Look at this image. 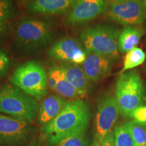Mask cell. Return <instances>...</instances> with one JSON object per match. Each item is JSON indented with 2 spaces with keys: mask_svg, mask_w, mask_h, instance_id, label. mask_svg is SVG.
<instances>
[{
  "mask_svg": "<svg viewBox=\"0 0 146 146\" xmlns=\"http://www.w3.org/2000/svg\"><path fill=\"white\" fill-rule=\"evenodd\" d=\"M90 112L87 104L80 99L69 100L57 117L48 125L40 128L41 136L50 146L62 140L86 133Z\"/></svg>",
  "mask_w": 146,
  "mask_h": 146,
  "instance_id": "obj_1",
  "label": "cell"
},
{
  "mask_svg": "<svg viewBox=\"0 0 146 146\" xmlns=\"http://www.w3.org/2000/svg\"><path fill=\"white\" fill-rule=\"evenodd\" d=\"M52 36L51 22L38 18L23 17L16 25L14 41L20 53L31 54L50 45Z\"/></svg>",
  "mask_w": 146,
  "mask_h": 146,
  "instance_id": "obj_2",
  "label": "cell"
},
{
  "mask_svg": "<svg viewBox=\"0 0 146 146\" xmlns=\"http://www.w3.org/2000/svg\"><path fill=\"white\" fill-rule=\"evenodd\" d=\"M37 100L12 84L0 87V113L33 123L37 116Z\"/></svg>",
  "mask_w": 146,
  "mask_h": 146,
  "instance_id": "obj_3",
  "label": "cell"
},
{
  "mask_svg": "<svg viewBox=\"0 0 146 146\" xmlns=\"http://www.w3.org/2000/svg\"><path fill=\"white\" fill-rule=\"evenodd\" d=\"M9 81L37 101L43 100L47 94V72L36 60H29L18 66Z\"/></svg>",
  "mask_w": 146,
  "mask_h": 146,
  "instance_id": "obj_4",
  "label": "cell"
},
{
  "mask_svg": "<svg viewBox=\"0 0 146 146\" xmlns=\"http://www.w3.org/2000/svg\"><path fill=\"white\" fill-rule=\"evenodd\" d=\"M120 32L116 27L97 25L84 29L80 34V39L87 53H96L112 60H117Z\"/></svg>",
  "mask_w": 146,
  "mask_h": 146,
  "instance_id": "obj_5",
  "label": "cell"
},
{
  "mask_svg": "<svg viewBox=\"0 0 146 146\" xmlns=\"http://www.w3.org/2000/svg\"><path fill=\"white\" fill-rule=\"evenodd\" d=\"M143 94V82L137 71L120 74L115 87V98L123 117L132 118L135 110L141 106Z\"/></svg>",
  "mask_w": 146,
  "mask_h": 146,
  "instance_id": "obj_6",
  "label": "cell"
},
{
  "mask_svg": "<svg viewBox=\"0 0 146 146\" xmlns=\"http://www.w3.org/2000/svg\"><path fill=\"white\" fill-rule=\"evenodd\" d=\"M35 132V128L27 120L0 113V146H21Z\"/></svg>",
  "mask_w": 146,
  "mask_h": 146,
  "instance_id": "obj_7",
  "label": "cell"
},
{
  "mask_svg": "<svg viewBox=\"0 0 146 146\" xmlns=\"http://www.w3.org/2000/svg\"><path fill=\"white\" fill-rule=\"evenodd\" d=\"M106 9L111 21L126 27L141 25L146 20V10L141 0L111 2Z\"/></svg>",
  "mask_w": 146,
  "mask_h": 146,
  "instance_id": "obj_8",
  "label": "cell"
},
{
  "mask_svg": "<svg viewBox=\"0 0 146 146\" xmlns=\"http://www.w3.org/2000/svg\"><path fill=\"white\" fill-rule=\"evenodd\" d=\"M117 102L114 96L106 94L100 98L95 120L96 137L101 142L116 125L119 114Z\"/></svg>",
  "mask_w": 146,
  "mask_h": 146,
  "instance_id": "obj_9",
  "label": "cell"
},
{
  "mask_svg": "<svg viewBox=\"0 0 146 146\" xmlns=\"http://www.w3.org/2000/svg\"><path fill=\"white\" fill-rule=\"evenodd\" d=\"M47 56L56 61L79 65L86 60L87 52L76 39L66 36L55 42L47 52Z\"/></svg>",
  "mask_w": 146,
  "mask_h": 146,
  "instance_id": "obj_10",
  "label": "cell"
},
{
  "mask_svg": "<svg viewBox=\"0 0 146 146\" xmlns=\"http://www.w3.org/2000/svg\"><path fill=\"white\" fill-rule=\"evenodd\" d=\"M106 8L104 0H72L66 23L76 26L88 23L104 13Z\"/></svg>",
  "mask_w": 146,
  "mask_h": 146,
  "instance_id": "obj_11",
  "label": "cell"
},
{
  "mask_svg": "<svg viewBox=\"0 0 146 146\" xmlns=\"http://www.w3.org/2000/svg\"><path fill=\"white\" fill-rule=\"evenodd\" d=\"M47 85L56 95L65 99H81L76 89L66 79L62 64L50 66L47 71Z\"/></svg>",
  "mask_w": 146,
  "mask_h": 146,
  "instance_id": "obj_12",
  "label": "cell"
},
{
  "mask_svg": "<svg viewBox=\"0 0 146 146\" xmlns=\"http://www.w3.org/2000/svg\"><path fill=\"white\" fill-rule=\"evenodd\" d=\"M82 68L89 81L98 83L110 73L112 60L96 53H87Z\"/></svg>",
  "mask_w": 146,
  "mask_h": 146,
  "instance_id": "obj_13",
  "label": "cell"
},
{
  "mask_svg": "<svg viewBox=\"0 0 146 146\" xmlns=\"http://www.w3.org/2000/svg\"><path fill=\"white\" fill-rule=\"evenodd\" d=\"M66 99L56 94L45 96L40 103L37 113V123L41 127L48 125L57 117L66 105Z\"/></svg>",
  "mask_w": 146,
  "mask_h": 146,
  "instance_id": "obj_14",
  "label": "cell"
},
{
  "mask_svg": "<svg viewBox=\"0 0 146 146\" xmlns=\"http://www.w3.org/2000/svg\"><path fill=\"white\" fill-rule=\"evenodd\" d=\"M72 0H30L26 9L29 13L54 15L68 12Z\"/></svg>",
  "mask_w": 146,
  "mask_h": 146,
  "instance_id": "obj_15",
  "label": "cell"
},
{
  "mask_svg": "<svg viewBox=\"0 0 146 146\" xmlns=\"http://www.w3.org/2000/svg\"><path fill=\"white\" fill-rule=\"evenodd\" d=\"M66 79L76 89L81 98L86 97L90 91V81L87 78L83 68L70 63L62 64Z\"/></svg>",
  "mask_w": 146,
  "mask_h": 146,
  "instance_id": "obj_16",
  "label": "cell"
},
{
  "mask_svg": "<svg viewBox=\"0 0 146 146\" xmlns=\"http://www.w3.org/2000/svg\"><path fill=\"white\" fill-rule=\"evenodd\" d=\"M143 27L128 26L120 32L118 38V50L121 54L127 53L136 47L145 33Z\"/></svg>",
  "mask_w": 146,
  "mask_h": 146,
  "instance_id": "obj_17",
  "label": "cell"
},
{
  "mask_svg": "<svg viewBox=\"0 0 146 146\" xmlns=\"http://www.w3.org/2000/svg\"><path fill=\"white\" fill-rule=\"evenodd\" d=\"M14 16L15 8L12 0H0V40L8 33Z\"/></svg>",
  "mask_w": 146,
  "mask_h": 146,
  "instance_id": "obj_18",
  "label": "cell"
},
{
  "mask_svg": "<svg viewBox=\"0 0 146 146\" xmlns=\"http://www.w3.org/2000/svg\"><path fill=\"white\" fill-rule=\"evenodd\" d=\"M146 59V54L139 47H135L126 54L123 67L120 74L127 72L143 64Z\"/></svg>",
  "mask_w": 146,
  "mask_h": 146,
  "instance_id": "obj_19",
  "label": "cell"
},
{
  "mask_svg": "<svg viewBox=\"0 0 146 146\" xmlns=\"http://www.w3.org/2000/svg\"><path fill=\"white\" fill-rule=\"evenodd\" d=\"M113 133L115 146H137L126 123L116 125Z\"/></svg>",
  "mask_w": 146,
  "mask_h": 146,
  "instance_id": "obj_20",
  "label": "cell"
},
{
  "mask_svg": "<svg viewBox=\"0 0 146 146\" xmlns=\"http://www.w3.org/2000/svg\"><path fill=\"white\" fill-rule=\"evenodd\" d=\"M137 146H146V126L133 120L126 123Z\"/></svg>",
  "mask_w": 146,
  "mask_h": 146,
  "instance_id": "obj_21",
  "label": "cell"
},
{
  "mask_svg": "<svg viewBox=\"0 0 146 146\" xmlns=\"http://www.w3.org/2000/svg\"><path fill=\"white\" fill-rule=\"evenodd\" d=\"M87 140L86 133H78L75 135L64 139L56 144L52 146H87Z\"/></svg>",
  "mask_w": 146,
  "mask_h": 146,
  "instance_id": "obj_22",
  "label": "cell"
},
{
  "mask_svg": "<svg viewBox=\"0 0 146 146\" xmlns=\"http://www.w3.org/2000/svg\"><path fill=\"white\" fill-rule=\"evenodd\" d=\"M11 66V60L8 53L0 49V79L8 73Z\"/></svg>",
  "mask_w": 146,
  "mask_h": 146,
  "instance_id": "obj_23",
  "label": "cell"
},
{
  "mask_svg": "<svg viewBox=\"0 0 146 146\" xmlns=\"http://www.w3.org/2000/svg\"><path fill=\"white\" fill-rule=\"evenodd\" d=\"M132 118L138 123L146 125V106H141L135 110Z\"/></svg>",
  "mask_w": 146,
  "mask_h": 146,
  "instance_id": "obj_24",
  "label": "cell"
},
{
  "mask_svg": "<svg viewBox=\"0 0 146 146\" xmlns=\"http://www.w3.org/2000/svg\"><path fill=\"white\" fill-rule=\"evenodd\" d=\"M100 146H115L114 133L111 132L100 142Z\"/></svg>",
  "mask_w": 146,
  "mask_h": 146,
  "instance_id": "obj_25",
  "label": "cell"
},
{
  "mask_svg": "<svg viewBox=\"0 0 146 146\" xmlns=\"http://www.w3.org/2000/svg\"><path fill=\"white\" fill-rule=\"evenodd\" d=\"M100 141L96 137H95V138L94 139V140H93V142L92 143H91V146H100Z\"/></svg>",
  "mask_w": 146,
  "mask_h": 146,
  "instance_id": "obj_26",
  "label": "cell"
},
{
  "mask_svg": "<svg viewBox=\"0 0 146 146\" xmlns=\"http://www.w3.org/2000/svg\"><path fill=\"white\" fill-rule=\"evenodd\" d=\"M111 2H119V1H124V0H110Z\"/></svg>",
  "mask_w": 146,
  "mask_h": 146,
  "instance_id": "obj_27",
  "label": "cell"
},
{
  "mask_svg": "<svg viewBox=\"0 0 146 146\" xmlns=\"http://www.w3.org/2000/svg\"><path fill=\"white\" fill-rule=\"evenodd\" d=\"M20 1H21L22 3H27L29 1H30V0H19Z\"/></svg>",
  "mask_w": 146,
  "mask_h": 146,
  "instance_id": "obj_28",
  "label": "cell"
},
{
  "mask_svg": "<svg viewBox=\"0 0 146 146\" xmlns=\"http://www.w3.org/2000/svg\"><path fill=\"white\" fill-rule=\"evenodd\" d=\"M143 5H144V7H145V10H146V0H143Z\"/></svg>",
  "mask_w": 146,
  "mask_h": 146,
  "instance_id": "obj_29",
  "label": "cell"
},
{
  "mask_svg": "<svg viewBox=\"0 0 146 146\" xmlns=\"http://www.w3.org/2000/svg\"><path fill=\"white\" fill-rule=\"evenodd\" d=\"M31 146H36V145H31Z\"/></svg>",
  "mask_w": 146,
  "mask_h": 146,
  "instance_id": "obj_30",
  "label": "cell"
}]
</instances>
